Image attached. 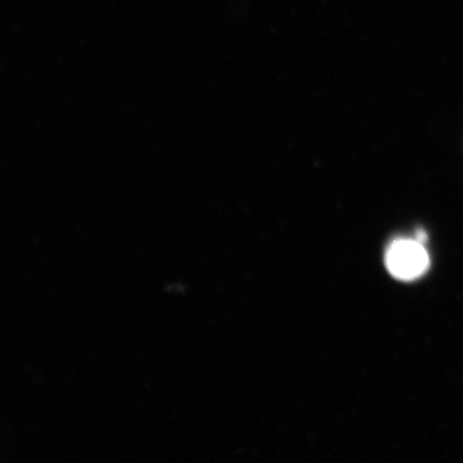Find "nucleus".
<instances>
[{
	"mask_svg": "<svg viewBox=\"0 0 463 463\" xmlns=\"http://www.w3.org/2000/svg\"><path fill=\"white\" fill-rule=\"evenodd\" d=\"M385 264L390 274L399 281L421 279L430 268V258L425 245L416 239H401L386 250Z\"/></svg>",
	"mask_w": 463,
	"mask_h": 463,
	"instance_id": "1",
	"label": "nucleus"
},
{
	"mask_svg": "<svg viewBox=\"0 0 463 463\" xmlns=\"http://www.w3.org/2000/svg\"><path fill=\"white\" fill-rule=\"evenodd\" d=\"M414 239L417 241H420V242L423 243L425 245L426 240H428V234L425 233L423 231H417L416 236H414Z\"/></svg>",
	"mask_w": 463,
	"mask_h": 463,
	"instance_id": "2",
	"label": "nucleus"
}]
</instances>
